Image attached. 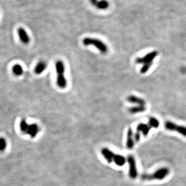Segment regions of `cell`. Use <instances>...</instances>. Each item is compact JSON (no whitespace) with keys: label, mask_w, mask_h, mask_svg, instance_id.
I'll return each mask as SVG.
<instances>
[{"label":"cell","mask_w":186,"mask_h":186,"mask_svg":"<svg viewBox=\"0 0 186 186\" xmlns=\"http://www.w3.org/2000/svg\"><path fill=\"white\" fill-rule=\"evenodd\" d=\"M170 173V170L167 167H163L155 171L152 174H144L141 176L143 181H151L154 180H162L164 179Z\"/></svg>","instance_id":"obj_2"},{"label":"cell","mask_w":186,"mask_h":186,"mask_svg":"<svg viewBox=\"0 0 186 186\" xmlns=\"http://www.w3.org/2000/svg\"><path fill=\"white\" fill-rule=\"evenodd\" d=\"M12 71H13V73H14L15 75L17 76H20L23 75V72H24V70H23L22 66H20V64L15 65V66L13 67Z\"/></svg>","instance_id":"obj_16"},{"label":"cell","mask_w":186,"mask_h":186,"mask_svg":"<svg viewBox=\"0 0 186 186\" xmlns=\"http://www.w3.org/2000/svg\"><path fill=\"white\" fill-rule=\"evenodd\" d=\"M158 51H153L152 52H150L146 54L144 57L143 58H137L135 61L136 63L139 64H145L148 63L153 62L154 59L158 55Z\"/></svg>","instance_id":"obj_6"},{"label":"cell","mask_w":186,"mask_h":186,"mask_svg":"<svg viewBox=\"0 0 186 186\" xmlns=\"http://www.w3.org/2000/svg\"><path fill=\"white\" fill-rule=\"evenodd\" d=\"M83 44L85 46H94L101 53L105 54L108 51V47L106 44L97 39L86 38L83 40Z\"/></svg>","instance_id":"obj_3"},{"label":"cell","mask_w":186,"mask_h":186,"mask_svg":"<svg viewBox=\"0 0 186 186\" xmlns=\"http://www.w3.org/2000/svg\"><path fill=\"white\" fill-rule=\"evenodd\" d=\"M96 7L100 10H105L109 7V3L106 0H100L99 1L96 5Z\"/></svg>","instance_id":"obj_17"},{"label":"cell","mask_w":186,"mask_h":186,"mask_svg":"<svg viewBox=\"0 0 186 186\" xmlns=\"http://www.w3.org/2000/svg\"><path fill=\"white\" fill-rule=\"evenodd\" d=\"M152 63H153V62L143 64V67L141 68V70H140L141 73L144 74V73H147L148 71V70H149V68L151 67V66H152Z\"/></svg>","instance_id":"obj_20"},{"label":"cell","mask_w":186,"mask_h":186,"mask_svg":"<svg viewBox=\"0 0 186 186\" xmlns=\"http://www.w3.org/2000/svg\"><path fill=\"white\" fill-rule=\"evenodd\" d=\"M129 112L132 114H135L140 113H143L146 111V106H141L137 105L136 106H133L129 108L128 109Z\"/></svg>","instance_id":"obj_15"},{"label":"cell","mask_w":186,"mask_h":186,"mask_svg":"<svg viewBox=\"0 0 186 186\" xmlns=\"http://www.w3.org/2000/svg\"><path fill=\"white\" fill-rule=\"evenodd\" d=\"M18 34L21 42L23 44L27 45L30 42V37L24 28L20 27L19 29H18Z\"/></svg>","instance_id":"obj_7"},{"label":"cell","mask_w":186,"mask_h":186,"mask_svg":"<svg viewBox=\"0 0 186 186\" xmlns=\"http://www.w3.org/2000/svg\"><path fill=\"white\" fill-rule=\"evenodd\" d=\"M7 142L4 138H0V151H4L7 147Z\"/></svg>","instance_id":"obj_21"},{"label":"cell","mask_w":186,"mask_h":186,"mask_svg":"<svg viewBox=\"0 0 186 186\" xmlns=\"http://www.w3.org/2000/svg\"><path fill=\"white\" fill-rule=\"evenodd\" d=\"M135 140L134 135L132 129L129 128L127 131V139H126V147L128 149H132L134 146Z\"/></svg>","instance_id":"obj_8"},{"label":"cell","mask_w":186,"mask_h":186,"mask_svg":"<svg viewBox=\"0 0 186 186\" xmlns=\"http://www.w3.org/2000/svg\"><path fill=\"white\" fill-rule=\"evenodd\" d=\"M149 125L151 128H158L159 127L160 122L156 118L152 117H150L149 119Z\"/></svg>","instance_id":"obj_19"},{"label":"cell","mask_w":186,"mask_h":186,"mask_svg":"<svg viewBox=\"0 0 186 186\" xmlns=\"http://www.w3.org/2000/svg\"><path fill=\"white\" fill-rule=\"evenodd\" d=\"M125 157L122 155L115 154L113 159V162L118 166H123L126 163Z\"/></svg>","instance_id":"obj_14"},{"label":"cell","mask_w":186,"mask_h":186,"mask_svg":"<svg viewBox=\"0 0 186 186\" xmlns=\"http://www.w3.org/2000/svg\"><path fill=\"white\" fill-rule=\"evenodd\" d=\"M127 101L130 102V103L133 104H137L138 105H141V106H145L146 101L143 99H142L139 97L135 96H129L127 97L126 99Z\"/></svg>","instance_id":"obj_11"},{"label":"cell","mask_w":186,"mask_h":186,"mask_svg":"<svg viewBox=\"0 0 186 186\" xmlns=\"http://www.w3.org/2000/svg\"><path fill=\"white\" fill-rule=\"evenodd\" d=\"M164 127L168 131L177 132L182 135L186 137V126L176 125L173 122L168 121L164 123Z\"/></svg>","instance_id":"obj_4"},{"label":"cell","mask_w":186,"mask_h":186,"mask_svg":"<svg viewBox=\"0 0 186 186\" xmlns=\"http://www.w3.org/2000/svg\"><path fill=\"white\" fill-rule=\"evenodd\" d=\"M47 67V63L45 61H41L37 63L35 68V72L36 74H40L42 73Z\"/></svg>","instance_id":"obj_13"},{"label":"cell","mask_w":186,"mask_h":186,"mask_svg":"<svg viewBox=\"0 0 186 186\" xmlns=\"http://www.w3.org/2000/svg\"><path fill=\"white\" fill-rule=\"evenodd\" d=\"M90 2L92 4V5H94L96 6L98 2L97 0H90Z\"/></svg>","instance_id":"obj_23"},{"label":"cell","mask_w":186,"mask_h":186,"mask_svg":"<svg viewBox=\"0 0 186 186\" xmlns=\"http://www.w3.org/2000/svg\"><path fill=\"white\" fill-rule=\"evenodd\" d=\"M141 138V133L136 131V132L134 134V140L135 143H138L139 142Z\"/></svg>","instance_id":"obj_22"},{"label":"cell","mask_w":186,"mask_h":186,"mask_svg":"<svg viewBox=\"0 0 186 186\" xmlns=\"http://www.w3.org/2000/svg\"><path fill=\"white\" fill-rule=\"evenodd\" d=\"M39 127L38 125L35 123H32L29 125V128H28L27 131L25 134L29 135L31 138H35L39 132Z\"/></svg>","instance_id":"obj_9"},{"label":"cell","mask_w":186,"mask_h":186,"mask_svg":"<svg viewBox=\"0 0 186 186\" xmlns=\"http://www.w3.org/2000/svg\"><path fill=\"white\" fill-rule=\"evenodd\" d=\"M55 67L57 73V85L61 89L66 88L67 85V81L64 75L65 71H66L65 65L62 61H58L56 62Z\"/></svg>","instance_id":"obj_1"},{"label":"cell","mask_w":186,"mask_h":186,"mask_svg":"<svg viewBox=\"0 0 186 186\" xmlns=\"http://www.w3.org/2000/svg\"><path fill=\"white\" fill-rule=\"evenodd\" d=\"M151 128H152L149 125V124L140 123L137 126L136 131L142 133L144 137H146L149 134V132Z\"/></svg>","instance_id":"obj_12"},{"label":"cell","mask_w":186,"mask_h":186,"mask_svg":"<svg viewBox=\"0 0 186 186\" xmlns=\"http://www.w3.org/2000/svg\"><path fill=\"white\" fill-rule=\"evenodd\" d=\"M101 154L103 156L105 159L107 161L108 163H111L113 162V159L115 154L111 150H109L108 148H103L101 150Z\"/></svg>","instance_id":"obj_10"},{"label":"cell","mask_w":186,"mask_h":186,"mask_svg":"<svg viewBox=\"0 0 186 186\" xmlns=\"http://www.w3.org/2000/svg\"><path fill=\"white\" fill-rule=\"evenodd\" d=\"M127 161L129 166V176L132 179H135L138 176V172L136 167V161L134 157L130 155L127 158Z\"/></svg>","instance_id":"obj_5"},{"label":"cell","mask_w":186,"mask_h":186,"mask_svg":"<svg viewBox=\"0 0 186 186\" xmlns=\"http://www.w3.org/2000/svg\"><path fill=\"white\" fill-rule=\"evenodd\" d=\"M29 125H30L28 124L27 120L25 119H24V118L22 119L20 123V128L21 131L23 132L26 133L28 128H29Z\"/></svg>","instance_id":"obj_18"}]
</instances>
